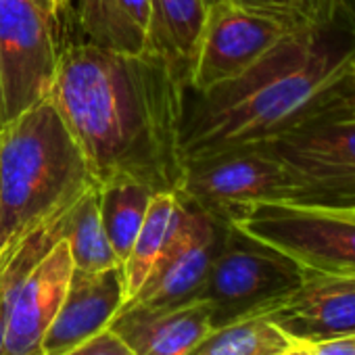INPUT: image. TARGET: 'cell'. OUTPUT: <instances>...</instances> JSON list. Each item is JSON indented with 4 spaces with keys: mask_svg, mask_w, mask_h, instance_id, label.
<instances>
[{
    "mask_svg": "<svg viewBox=\"0 0 355 355\" xmlns=\"http://www.w3.org/2000/svg\"><path fill=\"white\" fill-rule=\"evenodd\" d=\"M184 84L157 53H119L90 42L61 51L51 103L105 184L130 178L178 195Z\"/></svg>",
    "mask_w": 355,
    "mask_h": 355,
    "instance_id": "1",
    "label": "cell"
},
{
    "mask_svg": "<svg viewBox=\"0 0 355 355\" xmlns=\"http://www.w3.org/2000/svg\"><path fill=\"white\" fill-rule=\"evenodd\" d=\"M355 17L291 30L243 76L211 90L184 88V159L259 144L309 119L351 76Z\"/></svg>",
    "mask_w": 355,
    "mask_h": 355,
    "instance_id": "2",
    "label": "cell"
},
{
    "mask_svg": "<svg viewBox=\"0 0 355 355\" xmlns=\"http://www.w3.org/2000/svg\"><path fill=\"white\" fill-rule=\"evenodd\" d=\"M98 187L88 159L51 101L0 128V228L5 249L63 218Z\"/></svg>",
    "mask_w": 355,
    "mask_h": 355,
    "instance_id": "3",
    "label": "cell"
},
{
    "mask_svg": "<svg viewBox=\"0 0 355 355\" xmlns=\"http://www.w3.org/2000/svg\"><path fill=\"white\" fill-rule=\"evenodd\" d=\"M180 197L214 218H230L259 203H301V178L263 144H247L187 159Z\"/></svg>",
    "mask_w": 355,
    "mask_h": 355,
    "instance_id": "4",
    "label": "cell"
},
{
    "mask_svg": "<svg viewBox=\"0 0 355 355\" xmlns=\"http://www.w3.org/2000/svg\"><path fill=\"white\" fill-rule=\"evenodd\" d=\"M303 280V268L228 222L222 247L197 295L211 311V328L268 313Z\"/></svg>",
    "mask_w": 355,
    "mask_h": 355,
    "instance_id": "5",
    "label": "cell"
},
{
    "mask_svg": "<svg viewBox=\"0 0 355 355\" xmlns=\"http://www.w3.org/2000/svg\"><path fill=\"white\" fill-rule=\"evenodd\" d=\"M251 239L284 253L303 272L355 274V216L301 203H259L230 218Z\"/></svg>",
    "mask_w": 355,
    "mask_h": 355,
    "instance_id": "6",
    "label": "cell"
},
{
    "mask_svg": "<svg viewBox=\"0 0 355 355\" xmlns=\"http://www.w3.org/2000/svg\"><path fill=\"white\" fill-rule=\"evenodd\" d=\"M55 28L34 0H0V128L51 101L63 51Z\"/></svg>",
    "mask_w": 355,
    "mask_h": 355,
    "instance_id": "7",
    "label": "cell"
},
{
    "mask_svg": "<svg viewBox=\"0 0 355 355\" xmlns=\"http://www.w3.org/2000/svg\"><path fill=\"white\" fill-rule=\"evenodd\" d=\"M175 197L178 211L169 243L140 291L128 303L171 307L197 299L222 247L228 222L214 218L180 195Z\"/></svg>",
    "mask_w": 355,
    "mask_h": 355,
    "instance_id": "8",
    "label": "cell"
},
{
    "mask_svg": "<svg viewBox=\"0 0 355 355\" xmlns=\"http://www.w3.org/2000/svg\"><path fill=\"white\" fill-rule=\"evenodd\" d=\"M259 144L301 178V205L328 207L355 187V121L311 117Z\"/></svg>",
    "mask_w": 355,
    "mask_h": 355,
    "instance_id": "9",
    "label": "cell"
},
{
    "mask_svg": "<svg viewBox=\"0 0 355 355\" xmlns=\"http://www.w3.org/2000/svg\"><path fill=\"white\" fill-rule=\"evenodd\" d=\"M291 30L295 28L243 11L228 0L209 5L193 80L187 88L205 92L243 76Z\"/></svg>",
    "mask_w": 355,
    "mask_h": 355,
    "instance_id": "10",
    "label": "cell"
},
{
    "mask_svg": "<svg viewBox=\"0 0 355 355\" xmlns=\"http://www.w3.org/2000/svg\"><path fill=\"white\" fill-rule=\"evenodd\" d=\"M268 315L297 343L355 334V274L303 272L301 284Z\"/></svg>",
    "mask_w": 355,
    "mask_h": 355,
    "instance_id": "11",
    "label": "cell"
},
{
    "mask_svg": "<svg viewBox=\"0 0 355 355\" xmlns=\"http://www.w3.org/2000/svg\"><path fill=\"white\" fill-rule=\"evenodd\" d=\"M71 272L69 247L61 239L19 282L9 305L3 355H44L42 340L61 307Z\"/></svg>",
    "mask_w": 355,
    "mask_h": 355,
    "instance_id": "12",
    "label": "cell"
},
{
    "mask_svg": "<svg viewBox=\"0 0 355 355\" xmlns=\"http://www.w3.org/2000/svg\"><path fill=\"white\" fill-rule=\"evenodd\" d=\"M125 305V280L121 266L82 272L73 270L61 307L49 326L42 353L63 355L98 332L107 330Z\"/></svg>",
    "mask_w": 355,
    "mask_h": 355,
    "instance_id": "13",
    "label": "cell"
},
{
    "mask_svg": "<svg viewBox=\"0 0 355 355\" xmlns=\"http://www.w3.org/2000/svg\"><path fill=\"white\" fill-rule=\"evenodd\" d=\"M109 328L134 355H189L211 330V311L201 299L171 307L125 303Z\"/></svg>",
    "mask_w": 355,
    "mask_h": 355,
    "instance_id": "14",
    "label": "cell"
},
{
    "mask_svg": "<svg viewBox=\"0 0 355 355\" xmlns=\"http://www.w3.org/2000/svg\"><path fill=\"white\" fill-rule=\"evenodd\" d=\"M205 17V0H150L146 51L167 59L184 86L193 80Z\"/></svg>",
    "mask_w": 355,
    "mask_h": 355,
    "instance_id": "15",
    "label": "cell"
},
{
    "mask_svg": "<svg viewBox=\"0 0 355 355\" xmlns=\"http://www.w3.org/2000/svg\"><path fill=\"white\" fill-rule=\"evenodd\" d=\"M73 11L86 42L119 53L146 51L150 0H76Z\"/></svg>",
    "mask_w": 355,
    "mask_h": 355,
    "instance_id": "16",
    "label": "cell"
},
{
    "mask_svg": "<svg viewBox=\"0 0 355 355\" xmlns=\"http://www.w3.org/2000/svg\"><path fill=\"white\" fill-rule=\"evenodd\" d=\"M155 195L130 178H115L98 187L101 222L119 263L125 261Z\"/></svg>",
    "mask_w": 355,
    "mask_h": 355,
    "instance_id": "17",
    "label": "cell"
},
{
    "mask_svg": "<svg viewBox=\"0 0 355 355\" xmlns=\"http://www.w3.org/2000/svg\"><path fill=\"white\" fill-rule=\"evenodd\" d=\"M178 211V197L171 193H157L148 205L146 218L136 234V241L121 263L123 280H125V303L140 291L157 261L161 259Z\"/></svg>",
    "mask_w": 355,
    "mask_h": 355,
    "instance_id": "18",
    "label": "cell"
},
{
    "mask_svg": "<svg viewBox=\"0 0 355 355\" xmlns=\"http://www.w3.org/2000/svg\"><path fill=\"white\" fill-rule=\"evenodd\" d=\"M295 343L268 313H255L211 328L189 355H276Z\"/></svg>",
    "mask_w": 355,
    "mask_h": 355,
    "instance_id": "19",
    "label": "cell"
},
{
    "mask_svg": "<svg viewBox=\"0 0 355 355\" xmlns=\"http://www.w3.org/2000/svg\"><path fill=\"white\" fill-rule=\"evenodd\" d=\"M73 270L82 272H101L115 266H121L101 222L98 209V189L86 193L65 218L63 234Z\"/></svg>",
    "mask_w": 355,
    "mask_h": 355,
    "instance_id": "20",
    "label": "cell"
},
{
    "mask_svg": "<svg viewBox=\"0 0 355 355\" xmlns=\"http://www.w3.org/2000/svg\"><path fill=\"white\" fill-rule=\"evenodd\" d=\"M311 117H324V119H343V121H355V78L349 76L343 80L318 107V111ZM309 117V119H311Z\"/></svg>",
    "mask_w": 355,
    "mask_h": 355,
    "instance_id": "21",
    "label": "cell"
},
{
    "mask_svg": "<svg viewBox=\"0 0 355 355\" xmlns=\"http://www.w3.org/2000/svg\"><path fill=\"white\" fill-rule=\"evenodd\" d=\"M228 3H232L234 7H239L243 11L272 17V19H278L293 28L307 26L299 13L297 0H228Z\"/></svg>",
    "mask_w": 355,
    "mask_h": 355,
    "instance_id": "22",
    "label": "cell"
},
{
    "mask_svg": "<svg viewBox=\"0 0 355 355\" xmlns=\"http://www.w3.org/2000/svg\"><path fill=\"white\" fill-rule=\"evenodd\" d=\"M299 13L305 24L320 26L338 17H355V0H297Z\"/></svg>",
    "mask_w": 355,
    "mask_h": 355,
    "instance_id": "23",
    "label": "cell"
},
{
    "mask_svg": "<svg viewBox=\"0 0 355 355\" xmlns=\"http://www.w3.org/2000/svg\"><path fill=\"white\" fill-rule=\"evenodd\" d=\"M63 355H134V353L111 328H107Z\"/></svg>",
    "mask_w": 355,
    "mask_h": 355,
    "instance_id": "24",
    "label": "cell"
},
{
    "mask_svg": "<svg viewBox=\"0 0 355 355\" xmlns=\"http://www.w3.org/2000/svg\"><path fill=\"white\" fill-rule=\"evenodd\" d=\"M311 355H355V334L307 343Z\"/></svg>",
    "mask_w": 355,
    "mask_h": 355,
    "instance_id": "25",
    "label": "cell"
},
{
    "mask_svg": "<svg viewBox=\"0 0 355 355\" xmlns=\"http://www.w3.org/2000/svg\"><path fill=\"white\" fill-rule=\"evenodd\" d=\"M11 299H13V291L3 278H0V355H3V345H5V334H7V315H9Z\"/></svg>",
    "mask_w": 355,
    "mask_h": 355,
    "instance_id": "26",
    "label": "cell"
},
{
    "mask_svg": "<svg viewBox=\"0 0 355 355\" xmlns=\"http://www.w3.org/2000/svg\"><path fill=\"white\" fill-rule=\"evenodd\" d=\"M34 3L55 21H59L63 15H67L69 11H73L76 0H34Z\"/></svg>",
    "mask_w": 355,
    "mask_h": 355,
    "instance_id": "27",
    "label": "cell"
},
{
    "mask_svg": "<svg viewBox=\"0 0 355 355\" xmlns=\"http://www.w3.org/2000/svg\"><path fill=\"white\" fill-rule=\"evenodd\" d=\"M326 209H355V187H351L343 197H338L332 205Z\"/></svg>",
    "mask_w": 355,
    "mask_h": 355,
    "instance_id": "28",
    "label": "cell"
},
{
    "mask_svg": "<svg viewBox=\"0 0 355 355\" xmlns=\"http://www.w3.org/2000/svg\"><path fill=\"white\" fill-rule=\"evenodd\" d=\"M276 355H311V351H309L307 343H295V345H291L288 349H284V351H280Z\"/></svg>",
    "mask_w": 355,
    "mask_h": 355,
    "instance_id": "29",
    "label": "cell"
},
{
    "mask_svg": "<svg viewBox=\"0 0 355 355\" xmlns=\"http://www.w3.org/2000/svg\"><path fill=\"white\" fill-rule=\"evenodd\" d=\"M349 71H351V76H355V53H353V57H351V63H349Z\"/></svg>",
    "mask_w": 355,
    "mask_h": 355,
    "instance_id": "30",
    "label": "cell"
},
{
    "mask_svg": "<svg viewBox=\"0 0 355 355\" xmlns=\"http://www.w3.org/2000/svg\"><path fill=\"white\" fill-rule=\"evenodd\" d=\"M5 249V236H3V228H0V253Z\"/></svg>",
    "mask_w": 355,
    "mask_h": 355,
    "instance_id": "31",
    "label": "cell"
},
{
    "mask_svg": "<svg viewBox=\"0 0 355 355\" xmlns=\"http://www.w3.org/2000/svg\"><path fill=\"white\" fill-rule=\"evenodd\" d=\"M205 3H207V7H209V5H216V3H222V0H205Z\"/></svg>",
    "mask_w": 355,
    "mask_h": 355,
    "instance_id": "32",
    "label": "cell"
},
{
    "mask_svg": "<svg viewBox=\"0 0 355 355\" xmlns=\"http://www.w3.org/2000/svg\"><path fill=\"white\" fill-rule=\"evenodd\" d=\"M340 211H347V214H351V216H355V209H340Z\"/></svg>",
    "mask_w": 355,
    "mask_h": 355,
    "instance_id": "33",
    "label": "cell"
},
{
    "mask_svg": "<svg viewBox=\"0 0 355 355\" xmlns=\"http://www.w3.org/2000/svg\"><path fill=\"white\" fill-rule=\"evenodd\" d=\"M353 78H355V76H353Z\"/></svg>",
    "mask_w": 355,
    "mask_h": 355,
    "instance_id": "34",
    "label": "cell"
}]
</instances>
